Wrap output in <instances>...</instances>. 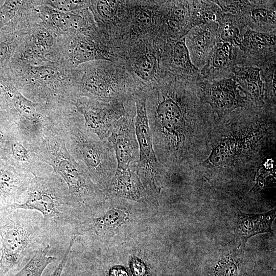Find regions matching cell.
<instances>
[{"instance_id":"cell-1","label":"cell","mask_w":276,"mask_h":276,"mask_svg":"<svg viewBox=\"0 0 276 276\" xmlns=\"http://www.w3.org/2000/svg\"><path fill=\"white\" fill-rule=\"evenodd\" d=\"M31 150L51 167L66 185L72 199L81 214H90L104 202L106 195L93 181L85 167L67 149L64 139L53 128L47 130Z\"/></svg>"},{"instance_id":"cell-2","label":"cell","mask_w":276,"mask_h":276,"mask_svg":"<svg viewBox=\"0 0 276 276\" xmlns=\"http://www.w3.org/2000/svg\"><path fill=\"white\" fill-rule=\"evenodd\" d=\"M23 202L15 203L9 209H23L39 212L50 241L60 240L77 224L80 213L71 198L64 180L53 171L34 176Z\"/></svg>"},{"instance_id":"cell-3","label":"cell","mask_w":276,"mask_h":276,"mask_svg":"<svg viewBox=\"0 0 276 276\" xmlns=\"http://www.w3.org/2000/svg\"><path fill=\"white\" fill-rule=\"evenodd\" d=\"M52 128L64 139L73 157L87 169L93 181L104 192L117 169L114 148L91 132L78 117L61 112Z\"/></svg>"},{"instance_id":"cell-4","label":"cell","mask_w":276,"mask_h":276,"mask_svg":"<svg viewBox=\"0 0 276 276\" xmlns=\"http://www.w3.org/2000/svg\"><path fill=\"white\" fill-rule=\"evenodd\" d=\"M35 212L11 210L0 225V270L3 274L50 244L42 216Z\"/></svg>"},{"instance_id":"cell-5","label":"cell","mask_w":276,"mask_h":276,"mask_svg":"<svg viewBox=\"0 0 276 276\" xmlns=\"http://www.w3.org/2000/svg\"><path fill=\"white\" fill-rule=\"evenodd\" d=\"M55 111L34 103L10 81L0 78V113L30 144L37 143L52 127L57 117Z\"/></svg>"},{"instance_id":"cell-6","label":"cell","mask_w":276,"mask_h":276,"mask_svg":"<svg viewBox=\"0 0 276 276\" xmlns=\"http://www.w3.org/2000/svg\"><path fill=\"white\" fill-rule=\"evenodd\" d=\"M135 131L139 146V156L134 171L139 176L143 186L151 191L159 189L162 177V166L154 150L152 136L149 126L147 108L146 97L136 95Z\"/></svg>"},{"instance_id":"cell-7","label":"cell","mask_w":276,"mask_h":276,"mask_svg":"<svg viewBox=\"0 0 276 276\" xmlns=\"http://www.w3.org/2000/svg\"><path fill=\"white\" fill-rule=\"evenodd\" d=\"M75 100L85 126L101 140L108 139L117 122L125 113L123 104L119 101L106 103L98 100Z\"/></svg>"},{"instance_id":"cell-8","label":"cell","mask_w":276,"mask_h":276,"mask_svg":"<svg viewBox=\"0 0 276 276\" xmlns=\"http://www.w3.org/2000/svg\"><path fill=\"white\" fill-rule=\"evenodd\" d=\"M201 95L218 114H225L242 107L247 100V96L233 77L212 80L202 78L200 83Z\"/></svg>"},{"instance_id":"cell-9","label":"cell","mask_w":276,"mask_h":276,"mask_svg":"<svg viewBox=\"0 0 276 276\" xmlns=\"http://www.w3.org/2000/svg\"><path fill=\"white\" fill-rule=\"evenodd\" d=\"M134 116L135 114L125 113L117 122L107 139L114 148L117 169L133 170L139 159Z\"/></svg>"},{"instance_id":"cell-10","label":"cell","mask_w":276,"mask_h":276,"mask_svg":"<svg viewBox=\"0 0 276 276\" xmlns=\"http://www.w3.org/2000/svg\"><path fill=\"white\" fill-rule=\"evenodd\" d=\"M270 1H231L228 12L255 31L275 33V7Z\"/></svg>"},{"instance_id":"cell-11","label":"cell","mask_w":276,"mask_h":276,"mask_svg":"<svg viewBox=\"0 0 276 276\" xmlns=\"http://www.w3.org/2000/svg\"><path fill=\"white\" fill-rule=\"evenodd\" d=\"M0 157L12 166L34 176L53 171L31 150L30 144L17 131L9 135L0 151Z\"/></svg>"},{"instance_id":"cell-12","label":"cell","mask_w":276,"mask_h":276,"mask_svg":"<svg viewBox=\"0 0 276 276\" xmlns=\"http://www.w3.org/2000/svg\"><path fill=\"white\" fill-rule=\"evenodd\" d=\"M219 25L212 21L193 27L186 35L191 60L198 70L205 65L219 38Z\"/></svg>"},{"instance_id":"cell-13","label":"cell","mask_w":276,"mask_h":276,"mask_svg":"<svg viewBox=\"0 0 276 276\" xmlns=\"http://www.w3.org/2000/svg\"><path fill=\"white\" fill-rule=\"evenodd\" d=\"M33 177L4 160L0 168V210L20 203Z\"/></svg>"},{"instance_id":"cell-14","label":"cell","mask_w":276,"mask_h":276,"mask_svg":"<svg viewBox=\"0 0 276 276\" xmlns=\"http://www.w3.org/2000/svg\"><path fill=\"white\" fill-rule=\"evenodd\" d=\"M237 47L218 39L205 65L200 70L201 77L206 80L232 77L229 75L236 65Z\"/></svg>"},{"instance_id":"cell-15","label":"cell","mask_w":276,"mask_h":276,"mask_svg":"<svg viewBox=\"0 0 276 276\" xmlns=\"http://www.w3.org/2000/svg\"><path fill=\"white\" fill-rule=\"evenodd\" d=\"M275 217V208L258 214L238 211L234 230L237 246L244 248L247 241L251 237L263 233L273 234L271 226Z\"/></svg>"},{"instance_id":"cell-16","label":"cell","mask_w":276,"mask_h":276,"mask_svg":"<svg viewBox=\"0 0 276 276\" xmlns=\"http://www.w3.org/2000/svg\"><path fill=\"white\" fill-rule=\"evenodd\" d=\"M275 33H265L244 28L239 48L245 56L265 63L275 59Z\"/></svg>"},{"instance_id":"cell-17","label":"cell","mask_w":276,"mask_h":276,"mask_svg":"<svg viewBox=\"0 0 276 276\" xmlns=\"http://www.w3.org/2000/svg\"><path fill=\"white\" fill-rule=\"evenodd\" d=\"M104 193L135 201H143L147 196L144 187L139 176L130 169H116L107 183Z\"/></svg>"},{"instance_id":"cell-18","label":"cell","mask_w":276,"mask_h":276,"mask_svg":"<svg viewBox=\"0 0 276 276\" xmlns=\"http://www.w3.org/2000/svg\"><path fill=\"white\" fill-rule=\"evenodd\" d=\"M244 254V248L237 245L220 250L207 276H241Z\"/></svg>"},{"instance_id":"cell-19","label":"cell","mask_w":276,"mask_h":276,"mask_svg":"<svg viewBox=\"0 0 276 276\" xmlns=\"http://www.w3.org/2000/svg\"><path fill=\"white\" fill-rule=\"evenodd\" d=\"M261 68L248 65H236L232 70V77L246 96L254 99H262L266 91L262 79Z\"/></svg>"},{"instance_id":"cell-20","label":"cell","mask_w":276,"mask_h":276,"mask_svg":"<svg viewBox=\"0 0 276 276\" xmlns=\"http://www.w3.org/2000/svg\"><path fill=\"white\" fill-rule=\"evenodd\" d=\"M83 93L98 101H118V93L100 73H94L87 77L83 85Z\"/></svg>"},{"instance_id":"cell-21","label":"cell","mask_w":276,"mask_h":276,"mask_svg":"<svg viewBox=\"0 0 276 276\" xmlns=\"http://www.w3.org/2000/svg\"><path fill=\"white\" fill-rule=\"evenodd\" d=\"M189 14L192 27L209 22H217L223 13L220 8L212 1H192Z\"/></svg>"},{"instance_id":"cell-22","label":"cell","mask_w":276,"mask_h":276,"mask_svg":"<svg viewBox=\"0 0 276 276\" xmlns=\"http://www.w3.org/2000/svg\"><path fill=\"white\" fill-rule=\"evenodd\" d=\"M51 246L48 244L37 251L26 265L14 276H41L46 267L57 260L54 256H48Z\"/></svg>"},{"instance_id":"cell-23","label":"cell","mask_w":276,"mask_h":276,"mask_svg":"<svg viewBox=\"0 0 276 276\" xmlns=\"http://www.w3.org/2000/svg\"><path fill=\"white\" fill-rule=\"evenodd\" d=\"M186 36V35H185ZM178 39L172 49V58L174 65L189 76L200 75V71L192 64L186 43V36Z\"/></svg>"},{"instance_id":"cell-24","label":"cell","mask_w":276,"mask_h":276,"mask_svg":"<svg viewBox=\"0 0 276 276\" xmlns=\"http://www.w3.org/2000/svg\"><path fill=\"white\" fill-rule=\"evenodd\" d=\"M73 58L77 63H80L95 59H108L110 57L102 53L96 46L90 41H81L74 47Z\"/></svg>"},{"instance_id":"cell-25","label":"cell","mask_w":276,"mask_h":276,"mask_svg":"<svg viewBox=\"0 0 276 276\" xmlns=\"http://www.w3.org/2000/svg\"><path fill=\"white\" fill-rule=\"evenodd\" d=\"M156 66V58L154 55L149 53L140 56L135 64L138 75L145 80H149L153 77Z\"/></svg>"},{"instance_id":"cell-26","label":"cell","mask_w":276,"mask_h":276,"mask_svg":"<svg viewBox=\"0 0 276 276\" xmlns=\"http://www.w3.org/2000/svg\"><path fill=\"white\" fill-rule=\"evenodd\" d=\"M50 17L52 25L62 30L76 28L80 22L77 16L60 11L52 13Z\"/></svg>"},{"instance_id":"cell-27","label":"cell","mask_w":276,"mask_h":276,"mask_svg":"<svg viewBox=\"0 0 276 276\" xmlns=\"http://www.w3.org/2000/svg\"><path fill=\"white\" fill-rule=\"evenodd\" d=\"M47 4L58 11L68 13L81 8L84 2L80 1H48Z\"/></svg>"},{"instance_id":"cell-28","label":"cell","mask_w":276,"mask_h":276,"mask_svg":"<svg viewBox=\"0 0 276 276\" xmlns=\"http://www.w3.org/2000/svg\"><path fill=\"white\" fill-rule=\"evenodd\" d=\"M117 3L113 1H99L96 5L97 12L100 16L106 20L113 17L116 13Z\"/></svg>"},{"instance_id":"cell-29","label":"cell","mask_w":276,"mask_h":276,"mask_svg":"<svg viewBox=\"0 0 276 276\" xmlns=\"http://www.w3.org/2000/svg\"><path fill=\"white\" fill-rule=\"evenodd\" d=\"M15 131H18L0 113V151L4 147L9 135Z\"/></svg>"},{"instance_id":"cell-30","label":"cell","mask_w":276,"mask_h":276,"mask_svg":"<svg viewBox=\"0 0 276 276\" xmlns=\"http://www.w3.org/2000/svg\"><path fill=\"white\" fill-rule=\"evenodd\" d=\"M77 236V235H72V237L70 239L68 246L61 260L60 261V263H59L56 269L54 270V271L48 276H61L63 269L65 266L68 256L70 254L71 250Z\"/></svg>"},{"instance_id":"cell-31","label":"cell","mask_w":276,"mask_h":276,"mask_svg":"<svg viewBox=\"0 0 276 276\" xmlns=\"http://www.w3.org/2000/svg\"><path fill=\"white\" fill-rule=\"evenodd\" d=\"M33 74L39 80H42L43 82L49 81V80H51L55 75V71L51 68H42L37 70H33Z\"/></svg>"},{"instance_id":"cell-32","label":"cell","mask_w":276,"mask_h":276,"mask_svg":"<svg viewBox=\"0 0 276 276\" xmlns=\"http://www.w3.org/2000/svg\"><path fill=\"white\" fill-rule=\"evenodd\" d=\"M37 37L38 40L43 45H49L51 44L52 38L51 35L46 31L41 30L37 33Z\"/></svg>"},{"instance_id":"cell-33","label":"cell","mask_w":276,"mask_h":276,"mask_svg":"<svg viewBox=\"0 0 276 276\" xmlns=\"http://www.w3.org/2000/svg\"><path fill=\"white\" fill-rule=\"evenodd\" d=\"M10 211L11 210L9 209L0 210V225H1L5 221Z\"/></svg>"},{"instance_id":"cell-34","label":"cell","mask_w":276,"mask_h":276,"mask_svg":"<svg viewBox=\"0 0 276 276\" xmlns=\"http://www.w3.org/2000/svg\"><path fill=\"white\" fill-rule=\"evenodd\" d=\"M4 160L0 157V168L2 165L3 164Z\"/></svg>"}]
</instances>
